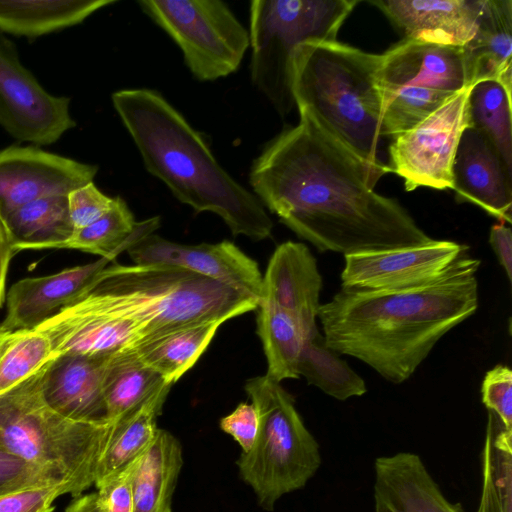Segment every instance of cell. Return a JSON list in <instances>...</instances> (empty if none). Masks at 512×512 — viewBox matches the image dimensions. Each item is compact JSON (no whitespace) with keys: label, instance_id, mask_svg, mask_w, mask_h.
<instances>
[{"label":"cell","instance_id":"1","mask_svg":"<svg viewBox=\"0 0 512 512\" xmlns=\"http://www.w3.org/2000/svg\"><path fill=\"white\" fill-rule=\"evenodd\" d=\"M300 115L254 160L255 196L319 251L345 255L433 240L395 199L374 191L363 165Z\"/></svg>","mask_w":512,"mask_h":512},{"label":"cell","instance_id":"2","mask_svg":"<svg viewBox=\"0 0 512 512\" xmlns=\"http://www.w3.org/2000/svg\"><path fill=\"white\" fill-rule=\"evenodd\" d=\"M479 265L470 256L447 277L405 290L342 287L318 310L326 344L403 383L447 332L477 310Z\"/></svg>","mask_w":512,"mask_h":512},{"label":"cell","instance_id":"3","mask_svg":"<svg viewBox=\"0 0 512 512\" xmlns=\"http://www.w3.org/2000/svg\"><path fill=\"white\" fill-rule=\"evenodd\" d=\"M111 98L146 170L180 202L197 213H215L234 236L270 237L273 222L259 199L218 163L202 135L158 91L123 89Z\"/></svg>","mask_w":512,"mask_h":512},{"label":"cell","instance_id":"4","mask_svg":"<svg viewBox=\"0 0 512 512\" xmlns=\"http://www.w3.org/2000/svg\"><path fill=\"white\" fill-rule=\"evenodd\" d=\"M381 62V54L336 40L300 45L292 66V92L299 114L352 154L375 185L390 172L379 151Z\"/></svg>","mask_w":512,"mask_h":512},{"label":"cell","instance_id":"5","mask_svg":"<svg viewBox=\"0 0 512 512\" xmlns=\"http://www.w3.org/2000/svg\"><path fill=\"white\" fill-rule=\"evenodd\" d=\"M102 313L135 322L148 338L256 310L258 302L231 287L183 268L111 264L76 300Z\"/></svg>","mask_w":512,"mask_h":512},{"label":"cell","instance_id":"6","mask_svg":"<svg viewBox=\"0 0 512 512\" xmlns=\"http://www.w3.org/2000/svg\"><path fill=\"white\" fill-rule=\"evenodd\" d=\"M49 363L0 397V447L67 482L75 498L95 483L115 421H76L53 410L42 394Z\"/></svg>","mask_w":512,"mask_h":512},{"label":"cell","instance_id":"7","mask_svg":"<svg viewBox=\"0 0 512 512\" xmlns=\"http://www.w3.org/2000/svg\"><path fill=\"white\" fill-rule=\"evenodd\" d=\"M245 391L258 416L251 449L236 464L257 502L273 511L284 495L302 489L321 465L319 444L306 428L293 397L266 374L249 379Z\"/></svg>","mask_w":512,"mask_h":512},{"label":"cell","instance_id":"8","mask_svg":"<svg viewBox=\"0 0 512 512\" xmlns=\"http://www.w3.org/2000/svg\"><path fill=\"white\" fill-rule=\"evenodd\" d=\"M358 0H255L250 3L251 79L281 117L296 106L293 57L308 42L336 41Z\"/></svg>","mask_w":512,"mask_h":512},{"label":"cell","instance_id":"9","mask_svg":"<svg viewBox=\"0 0 512 512\" xmlns=\"http://www.w3.org/2000/svg\"><path fill=\"white\" fill-rule=\"evenodd\" d=\"M381 56L383 136L412 128L470 88L460 46L403 39Z\"/></svg>","mask_w":512,"mask_h":512},{"label":"cell","instance_id":"10","mask_svg":"<svg viewBox=\"0 0 512 512\" xmlns=\"http://www.w3.org/2000/svg\"><path fill=\"white\" fill-rule=\"evenodd\" d=\"M142 11L180 47L200 81L235 72L250 45L249 32L219 0H141Z\"/></svg>","mask_w":512,"mask_h":512},{"label":"cell","instance_id":"11","mask_svg":"<svg viewBox=\"0 0 512 512\" xmlns=\"http://www.w3.org/2000/svg\"><path fill=\"white\" fill-rule=\"evenodd\" d=\"M470 88L459 92L412 128L392 138L388 148V167L404 180L407 191L419 187L452 189L454 156L461 135L468 126Z\"/></svg>","mask_w":512,"mask_h":512},{"label":"cell","instance_id":"12","mask_svg":"<svg viewBox=\"0 0 512 512\" xmlns=\"http://www.w3.org/2000/svg\"><path fill=\"white\" fill-rule=\"evenodd\" d=\"M470 257L468 246L435 240L415 246L345 255L343 288L369 291L405 290L435 283Z\"/></svg>","mask_w":512,"mask_h":512},{"label":"cell","instance_id":"13","mask_svg":"<svg viewBox=\"0 0 512 512\" xmlns=\"http://www.w3.org/2000/svg\"><path fill=\"white\" fill-rule=\"evenodd\" d=\"M0 126L14 138L49 145L75 126L70 99L47 92L0 33Z\"/></svg>","mask_w":512,"mask_h":512},{"label":"cell","instance_id":"14","mask_svg":"<svg viewBox=\"0 0 512 512\" xmlns=\"http://www.w3.org/2000/svg\"><path fill=\"white\" fill-rule=\"evenodd\" d=\"M98 166L34 146L0 150V214L5 217L34 200L68 195L93 182Z\"/></svg>","mask_w":512,"mask_h":512},{"label":"cell","instance_id":"15","mask_svg":"<svg viewBox=\"0 0 512 512\" xmlns=\"http://www.w3.org/2000/svg\"><path fill=\"white\" fill-rule=\"evenodd\" d=\"M134 264L169 265L213 279L259 302L258 264L230 241L181 244L151 233L127 249Z\"/></svg>","mask_w":512,"mask_h":512},{"label":"cell","instance_id":"16","mask_svg":"<svg viewBox=\"0 0 512 512\" xmlns=\"http://www.w3.org/2000/svg\"><path fill=\"white\" fill-rule=\"evenodd\" d=\"M457 199L473 203L500 222H512V170L481 131L467 126L452 165Z\"/></svg>","mask_w":512,"mask_h":512},{"label":"cell","instance_id":"17","mask_svg":"<svg viewBox=\"0 0 512 512\" xmlns=\"http://www.w3.org/2000/svg\"><path fill=\"white\" fill-rule=\"evenodd\" d=\"M112 261L110 258H100L54 274L17 281L6 295L7 310L0 329L14 332L38 327L85 295Z\"/></svg>","mask_w":512,"mask_h":512},{"label":"cell","instance_id":"18","mask_svg":"<svg viewBox=\"0 0 512 512\" xmlns=\"http://www.w3.org/2000/svg\"><path fill=\"white\" fill-rule=\"evenodd\" d=\"M36 328L48 336L56 356L111 355L134 349L147 339L135 322L91 309L78 301Z\"/></svg>","mask_w":512,"mask_h":512},{"label":"cell","instance_id":"19","mask_svg":"<svg viewBox=\"0 0 512 512\" xmlns=\"http://www.w3.org/2000/svg\"><path fill=\"white\" fill-rule=\"evenodd\" d=\"M484 0H372L404 39L465 45L475 34Z\"/></svg>","mask_w":512,"mask_h":512},{"label":"cell","instance_id":"20","mask_svg":"<svg viewBox=\"0 0 512 512\" xmlns=\"http://www.w3.org/2000/svg\"><path fill=\"white\" fill-rule=\"evenodd\" d=\"M111 355L57 356L44 372L42 394L45 402L72 420L108 421L103 381Z\"/></svg>","mask_w":512,"mask_h":512},{"label":"cell","instance_id":"21","mask_svg":"<svg viewBox=\"0 0 512 512\" xmlns=\"http://www.w3.org/2000/svg\"><path fill=\"white\" fill-rule=\"evenodd\" d=\"M322 277L309 248L298 242L280 244L262 276L259 301H267L290 312L309 329H316Z\"/></svg>","mask_w":512,"mask_h":512},{"label":"cell","instance_id":"22","mask_svg":"<svg viewBox=\"0 0 512 512\" xmlns=\"http://www.w3.org/2000/svg\"><path fill=\"white\" fill-rule=\"evenodd\" d=\"M374 472L375 512H464L445 498L417 454L378 457Z\"/></svg>","mask_w":512,"mask_h":512},{"label":"cell","instance_id":"23","mask_svg":"<svg viewBox=\"0 0 512 512\" xmlns=\"http://www.w3.org/2000/svg\"><path fill=\"white\" fill-rule=\"evenodd\" d=\"M462 49L469 87L512 68V0H484L475 34Z\"/></svg>","mask_w":512,"mask_h":512},{"label":"cell","instance_id":"24","mask_svg":"<svg viewBox=\"0 0 512 512\" xmlns=\"http://www.w3.org/2000/svg\"><path fill=\"white\" fill-rule=\"evenodd\" d=\"M182 466L180 441L167 430L159 428L135 472L132 512H171L172 497Z\"/></svg>","mask_w":512,"mask_h":512},{"label":"cell","instance_id":"25","mask_svg":"<svg viewBox=\"0 0 512 512\" xmlns=\"http://www.w3.org/2000/svg\"><path fill=\"white\" fill-rule=\"evenodd\" d=\"M115 0H0V33L36 38L80 24Z\"/></svg>","mask_w":512,"mask_h":512},{"label":"cell","instance_id":"26","mask_svg":"<svg viewBox=\"0 0 512 512\" xmlns=\"http://www.w3.org/2000/svg\"><path fill=\"white\" fill-rule=\"evenodd\" d=\"M223 323L211 321L184 326L145 339L134 351L141 362L173 385L198 361Z\"/></svg>","mask_w":512,"mask_h":512},{"label":"cell","instance_id":"27","mask_svg":"<svg viewBox=\"0 0 512 512\" xmlns=\"http://www.w3.org/2000/svg\"><path fill=\"white\" fill-rule=\"evenodd\" d=\"M257 334L267 359L266 375L277 382L297 379L305 342L314 330L290 312L267 301L257 306Z\"/></svg>","mask_w":512,"mask_h":512},{"label":"cell","instance_id":"28","mask_svg":"<svg viewBox=\"0 0 512 512\" xmlns=\"http://www.w3.org/2000/svg\"><path fill=\"white\" fill-rule=\"evenodd\" d=\"M159 225V216L136 222L126 201L115 197L112 208L106 214L74 231L57 249H76L115 260L138 240L154 233Z\"/></svg>","mask_w":512,"mask_h":512},{"label":"cell","instance_id":"29","mask_svg":"<svg viewBox=\"0 0 512 512\" xmlns=\"http://www.w3.org/2000/svg\"><path fill=\"white\" fill-rule=\"evenodd\" d=\"M170 389L154 395L114 422V427L98 464L95 484L107 478L128 463L139 458L153 443L157 419Z\"/></svg>","mask_w":512,"mask_h":512},{"label":"cell","instance_id":"30","mask_svg":"<svg viewBox=\"0 0 512 512\" xmlns=\"http://www.w3.org/2000/svg\"><path fill=\"white\" fill-rule=\"evenodd\" d=\"M171 386L159 373L141 362L134 349L112 354L103 381L107 420H117Z\"/></svg>","mask_w":512,"mask_h":512},{"label":"cell","instance_id":"31","mask_svg":"<svg viewBox=\"0 0 512 512\" xmlns=\"http://www.w3.org/2000/svg\"><path fill=\"white\" fill-rule=\"evenodd\" d=\"M14 241V249H57L74 229L67 195H53L24 204L4 217Z\"/></svg>","mask_w":512,"mask_h":512},{"label":"cell","instance_id":"32","mask_svg":"<svg viewBox=\"0 0 512 512\" xmlns=\"http://www.w3.org/2000/svg\"><path fill=\"white\" fill-rule=\"evenodd\" d=\"M339 355L326 344L317 329L305 342L298 374L309 384L341 401L363 395L367 391L364 380Z\"/></svg>","mask_w":512,"mask_h":512},{"label":"cell","instance_id":"33","mask_svg":"<svg viewBox=\"0 0 512 512\" xmlns=\"http://www.w3.org/2000/svg\"><path fill=\"white\" fill-rule=\"evenodd\" d=\"M467 104L468 126L485 134L512 170L511 91L498 80L481 81L470 88Z\"/></svg>","mask_w":512,"mask_h":512},{"label":"cell","instance_id":"34","mask_svg":"<svg viewBox=\"0 0 512 512\" xmlns=\"http://www.w3.org/2000/svg\"><path fill=\"white\" fill-rule=\"evenodd\" d=\"M56 357L50 339L40 329L11 332L0 354V397Z\"/></svg>","mask_w":512,"mask_h":512},{"label":"cell","instance_id":"35","mask_svg":"<svg viewBox=\"0 0 512 512\" xmlns=\"http://www.w3.org/2000/svg\"><path fill=\"white\" fill-rule=\"evenodd\" d=\"M496 434L488 423L484 447V485L478 512H511V432L493 414Z\"/></svg>","mask_w":512,"mask_h":512},{"label":"cell","instance_id":"36","mask_svg":"<svg viewBox=\"0 0 512 512\" xmlns=\"http://www.w3.org/2000/svg\"><path fill=\"white\" fill-rule=\"evenodd\" d=\"M66 485L54 474L34 466L0 447V496L31 487Z\"/></svg>","mask_w":512,"mask_h":512},{"label":"cell","instance_id":"37","mask_svg":"<svg viewBox=\"0 0 512 512\" xmlns=\"http://www.w3.org/2000/svg\"><path fill=\"white\" fill-rule=\"evenodd\" d=\"M482 401L507 430H512V371L497 365L489 370L482 383Z\"/></svg>","mask_w":512,"mask_h":512},{"label":"cell","instance_id":"38","mask_svg":"<svg viewBox=\"0 0 512 512\" xmlns=\"http://www.w3.org/2000/svg\"><path fill=\"white\" fill-rule=\"evenodd\" d=\"M141 456L95 484L104 512H132L133 480Z\"/></svg>","mask_w":512,"mask_h":512},{"label":"cell","instance_id":"39","mask_svg":"<svg viewBox=\"0 0 512 512\" xmlns=\"http://www.w3.org/2000/svg\"><path fill=\"white\" fill-rule=\"evenodd\" d=\"M67 201L70 220L76 231L106 214L112 208L114 198L105 195L94 182H90L71 191Z\"/></svg>","mask_w":512,"mask_h":512},{"label":"cell","instance_id":"40","mask_svg":"<svg viewBox=\"0 0 512 512\" xmlns=\"http://www.w3.org/2000/svg\"><path fill=\"white\" fill-rule=\"evenodd\" d=\"M69 493L66 485L31 487L0 496V512H53V502Z\"/></svg>","mask_w":512,"mask_h":512},{"label":"cell","instance_id":"41","mask_svg":"<svg viewBox=\"0 0 512 512\" xmlns=\"http://www.w3.org/2000/svg\"><path fill=\"white\" fill-rule=\"evenodd\" d=\"M220 428L231 435L240 445L242 452H248L254 444L257 429L258 416L252 403L242 402L233 412L220 420Z\"/></svg>","mask_w":512,"mask_h":512},{"label":"cell","instance_id":"42","mask_svg":"<svg viewBox=\"0 0 512 512\" xmlns=\"http://www.w3.org/2000/svg\"><path fill=\"white\" fill-rule=\"evenodd\" d=\"M489 243L503 267L509 282H512V232L504 222L494 224L490 229Z\"/></svg>","mask_w":512,"mask_h":512},{"label":"cell","instance_id":"43","mask_svg":"<svg viewBox=\"0 0 512 512\" xmlns=\"http://www.w3.org/2000/svg\"><path fill=\"white\" fill-rule=\"evenodd\" d=\"M16 253L14 241L4 217L0 214V308L6 300V281L9 265Z\"/></svg>","mask_w":512,"mask_h":512},{"label":"cell","instance_id":"44","mask_svg":"<svg viewBox=\"0 0 512 512\" xmlns=\"http://www.w3.org/2000/svg\"><path fill=\"white\" fill-rule=\"evenodd\" d=\"M65 512H104L97 492L75 497Z\"/></svg>","mask_w":512,"mask_h":512},{"label":"cell","instance_id":"45","mask_svg":"<svg viewBox=\"0 0 512 512\" xmlns=\"http://www.w3.org/2000/svg\"><path fill=\"white\" fill-rule=\"evenodd\" d=\"M11 332L3 331L0 329V354L9 338Z\"/></svg>","mask_w":512,"mask_h":512}]
</instances>
